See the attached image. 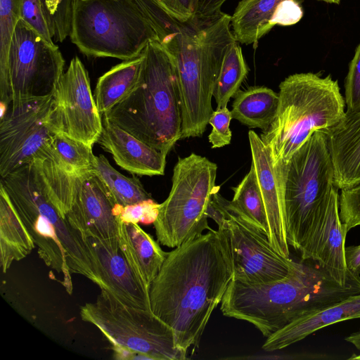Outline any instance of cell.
I'll list each match as a JSON object with an SVG mask.
<instances>
[{
	"mask_svg": "<svg viewBox=\"0 0 360 360\" xmlns=\"http://www.w3.org/2000/svg\"><path fill=\"white\" fill-rule=\"evenodd\" d=\"M233 279L222 231L211 229L167 252L149 288L152 312L173 330L175 345L192 353Z\"/></svg>",
	"mask_w": 360,
	"mask_h": 360,
	"instance_id": "cell-1",
	"label": "cell"
},
{
	"mask_svg": "<svg viewBox=\"0 0 360 360\" xmlns=\"http://www.w3.org/2000/svg\"><path fill=\"white\" fill-rule=\"evenodd\" d=\"M231 18L181 22L157 7L148 20L158 41L172 57L181 108V139L200 137L213 112L212 99L228 48L236 41Z\"/></svg>",
	"mask_w": 360,
	"mask_h": 360,
	"instance_id": "cell-2",
	"label": "cell"
},
{
	"mask_svg": "<svg viewBox=\"0 0 360 360\" xmlns=\"http://www.w3.org/2000/svg\"><path fill=\"white\" fill-rule=\"evenodd\" d=\"M360 293V275L341 285L317 265L296 262L279 281L246 284L231 280L221 302L224 316L252 324L266 338L295 319Z\"/></svg>",
	"mask_w": 360,
	"mask_h": 360,
	"instance_id": "cell-3",
	"label": "cell"
},
{
	"mask_svg": "<svg viewBox=\"0 0 360 360\" xmlns=\"http://www.w3.org/2000/svg\"><path fill=\"white\" fill-rule=\"evenodd\" d=\"M0 186L33 238L39 257L62 276L65 290L72 292L71 274L98 285L84 240L53 203L35 161L1 177Z\"/></svg>",
	"mask_w": 360,
	"mask_h": 360,
	"instance_id": "cell-4",
	"label": "cell"
},
{
	"mask_svg": "<svg viewBox=\"0 0 360 360\" xmlns=\"http://www.w3.org/2000/svg\"><path fill=\"white\" fill-rule=\"evenodd\" d=\"M133 89L102 115L167 155L181 136V108L174 60L158 41H150Z\"/></svg>",
	"mask_w": 360,
	"mask_h": 360,
	"instance_id": "cell-5",
	"label": "cell"
},
{
	"mask_svg": "<svg viewBox=\"0 0 360 360\" xmlns=\"http://www.w3.org/2000/svg\"><path fill=\"white\" fill-rule=\"evenodd\" d=\"M276 115L260 138L274 159L286 163L318 130L334 127L344 117L345 101L330 75L295 73L279 84Z\"/></svg>",
	"mask_w": 360,
	"mask_h": 360,
	"instance_id": "cell-6",
	"label": "cell"
},
{
	"mask_svg": "<svg viewBox=\"0 0 360 360\" xmlns=\"http://www.w3.org/2000/svg\"><path fill=\"white\" fill-rule=\"evenodd\" d=\"M69 36L87 56L122 60L139 56L158 41L136 0H75Z\"/></svg>",
	"mask_w": 360,
	"mask_h": 360,
	"instance_id": "cell-7",
	"label": "cell"
},
{
	"mask_svg": "<svg viewBox=\"0 0 360 360\" xmlns=\"http://www.w3.org/2000/svg\"><path fill=\"white\" fill-rule=\"evenodd\" d=\"M282 191L289 246L300 251L312 221L334 186L326 134L316 131L290 160L274 164Z\"/></svg>",
	"mask_w": 360,
	"mask_h": 360,
	"instance_id": "cell-8",
	"label": "cell"
},
{
	"mask_svg": "<svg viewBox=\"0 0 360 360\" xmlns=\"http://www.w3.org/2000/svg\"><path fill=\"white\" fill-rule=\"evenodd\" d=\"M217 172V164L194 153L178 158L170 192L160 204L153 223L159 243L174 248L212 229L206 210L219 188L215 185Z\"/></svg>",
	"mask_w": 360,
	"mask_h": 360,
	"instance_id": "cell-9",
	"label": "cell"
},
{
	"mask_svg": "<svg viewBox=\"0 0 360 360\" xmlns=\"http://www.w3.org/2000/svg\"><path fill=\"white\" fill-rule=\"evenodd\" d=\"M80 316L95 326L112 348L143 353L153 360L187 359V352L176 347L172 329L151 310L125 305L104 290L95 302L81 307Z\"/></svg>",
	"mask_w": 360,
	"mask_h": 360,
	"instance_id": "cell-10",
	"label": "cell"
},
{
	"mask_svg": "<svg viewBox=\"0 0 360 360\" xmlns=\"http://www.w3.org/2000/svg\"><path fill=\"white\" fill-rule=\"evenodd\" d=\"M65 60L53 43L22 19L16 25L6 67L0 70V109L10 103L51 96L63 74Z\"/></svg>",
	"mask_w": 360,
	"mask_h": 360,
	"instance_id": "cell-11",
	"label": "cell"
},
{
	"mask_svg": "<svg viewBox=\"0 0 360 360\" xmlns=\"http://www.w3.org/2000/svg\"><path fill=\"white\" fill-rule=\"evenodd\" d=\"M52 95L10 103L1 111V177L42 158L49 150L55 134L48 123Z\"/></svg>",
	"mask_w": 360,
	"mask_h": 360,
	"instance_id": "cell-12",
	"label": "cell"
},
{
	"mask_svg": "<svg viewBox=\"0 0 360 360\" xmlns=\"http://www.w3.org/2000/svg\"><path fill=\"white\" fill-rule=\"evenodd\" d=\"M48 123L53 133L91 146L100 136L102 115L91 92L88 72L78 57L70 60L56 85Z\"/></svg>",
	"mask_w": 360,
	"mask_h": 360,
	"instance_id": "cell-13",
	"label": "cell"
},
{
	"mask_svg": "<svg viewBox=\"0 0 360 360\" xmlns=\"http://www.w3.org/2000/svg\"><path fill=\"white\" fill-rule=\"evenodd\" d=\"M221 200L224 205L222 196ZM228 210L226 226L219 231L226 237L232 264V280L246 284H262L285 278L296 262L277 252L259 229Z\"/></svg>",
	"mask_w": 360,
	"mask_h": 360,
	"instance_id": "cell-14",
	"label": "cell"
},
{
	"mask_svg": "<svg viewBox=\"0 0 360 360\" xmlns=\"http://www.w3.org/2000/svg\"><path fill=\"white\" fill-rule=\"evenodd\" d=\"M348 231L339 213V194L334 186L314 218L300 250L303 261H314L341 285L355 276L347 269L345 239Z\"/></svg>",
	"mask_w": 360,
	"mask_h": 360,
	"instance_id": "cell-15",
	"label": "cell"
},
{
	"mask_svg": "<svg viewBox=\"0 0 360 360\" xmlns=\"http://www.w3.org/2000/svg\"><path fill=\"white\" fill-rule=\"evenodd\" d=\"M68 191L70 207L65 219L83 238H116L118 221L115 202L101 179L91 171L71 174Z\"/></svg>",
	"mask_w": 360,
	"mask_h": 360,
	"instance_id": "cell-16",
	"label": "cell"
},
{
	"mask_svg": "<svg viewBox=\"0 0 360 360\" xmlns=\"http://www.w3.org/2000/svg\"><path fill=\"white\" fill-rule=\"evenodd\" d=\"M83 240L100 288L125 305L151 310L149 288L127 260L118 238L86 237Z\"/></svg>",
	"mask_w": 360,
	"mask_h": 360,
	"instance_id": "cell-17",
	"label": "cell"
},
{
	"mask_svg": "<svg viewBox=\"0 0 360 360\" xmlns=\"http://www.w3.org/2000/svg\"><path fill=\"white\" fill-rule=\"evenodd\" d=\"M248 139L252 164L255 167L266 211L267 238L277 252L290 258L284 200L276 175L274 159L269 149L256 132L249 131Z\"/></svg>",
	"mask_w": 360,
	"mask_h": 360,
	"instance_id": "cell-18",
	"label": "cell"
},
{
	"mask_svg": "<svg viewBox=\"0 0 360 360\" xmlns=\"http://www.w3.org/2000/svg\"><path fill=\"white\" fill-rule=\"evenodd\" d=\"M98 143L116 164L134 174L163 175L167 155L153 148L102 115Z\"/></svg>",
	"mask_w": 360,
	"mask_h": 360,
	"instance_id": "cell-19",
	"label": "cell"
},
{
	"mask_svg": "<svg viewBox=\"0 0 360 360\" xmlns=\"http://www.w3.org/2000/svg\"><path fill=\"white\" fill-rule=\"evenodd\" d=\"M326 136L334 169V186L350 188L360 184V110L345 112L334 127L321 130Z\"/></svg>",
	"mask_w": 360,
	"mask_h": 360,
	"instance_id": "cell-20",
	"label": "cell"
},
{
	"mask_svg": "<svg viewBox=\"0 0 360 360\" xmlns=\"http://www.w3.org/2000/svg\"><path fill=\"white\" fill-rule=\"evenodd\" d=\"M359 318L360 293H357L295 319L266 338L262 349L266 352L280 350L326 326Z\"/></svg>",
	"mask_w": 360,
	"mask_h": 360,
	"instance_id": "cell-21",
	"label": "cell"
},
{
	"mask_svg": "<svg viewBox=\"0 0 360 360\" xmlns=\"http://www.w3.org/2000/svg\"><path fill=\"white\" fill-rule=\"evenodd\" d=\"M120 247L140 279L150 288L167 255L138 224L118 221Z\"/></svg>",
	"mask_w": 360,
	"mask_h": 360,
	"instance_id": "cell-22",
	"label": "cell"
},
{
	"mask_svg": "<svg viewBox=\"0 0 360 360\" xmlns=\"http://www.w3.org/2000/svg\"><path fill=\"white\" fill-rule=\"evenodd\" d=\"M35 248L27 227L0 186V262L6 273L13 262L26 257Z\"/></svg>",
	"mask_w": 360,
	"mask_h": 360,
	"instance_id": "cell-23",
	"label": "cell"
},
{
	"mask_svg": "<svg viewBox=\"0 0 360 360\" xmlns=\"http://www.w3.org/2000/svg\"><path fill=\"white\" fill-rule=\"evenodd\" d=\"M283 0H241L231 18L236 40L257 46L258 41L273 27L272 20ZM302 4L304 0H296Z\"/></svg>",
	"mask_w": 360,
	"mask_h": 360,
	"instance_id": "cell-24",
	"label": "cell"
},
{
	"mask_svg": "<svg viewBox=\"0 0 360 360\" xmlns=\"http://www.w3.org/2000/svg\"><path fill=\"white\" fill-rule=\"evenodd\" d=\"M143 53L138 57L124 60L101 76L94 91V99L101 115L120 102L137 84L144 63Z\"/></svg>",
	"mask_w": 360,
	"mask_h": 360,
	"instance_id": "cell-25",
	"label": "cell"
},
{
	"mask_svg": "<svg viewBox=\"0 0 360 360\" xmlns=\"http://www.w3.org/2000/svg\"><path fill=\"white\" fill-rule=\"evenodd\" d=\"M234 97L231 110L233 118L250 129H268L277 111L278 93L257 86L239 90Z\"/></svg>",
	"mask_w": 360,
	"mask_h": 360,
	"instance_id": "cell-26",
	"label": "cell"
},
{
	"mask_svg": "<svg viewBox=\"0 0 360 360\" xmlns=\"http://www.w3.org/2000/svg\"><path fill=\"white\" fill-rule=\"evenodd\" d=\"M233 191L232 200L223 197L226 208L257 226L267 236L265 207L252 164L248 174L237 186L233 188Z\"/></svg>",
	"mask_w": 360,
	"mask_h": 360,
	"instance_id": "cell-27",
	"label": "cell"
},
{
	"mask_svg": "<svg viewBox=\"0 0 360 360\" xmlns=\"http://www.w3.org/2000/svg\"><path fill=\"white\" fill-rule=\"evenodd\" d=\"M91 172L103 183L115 204L126 206L152 198L138 178L122 174L103 155H95Z\"/></svg>",
	"mask_w": 360,
	"mask_h": 360,
	"instance_id": "cell-28",
	"label": "cell"
},
{
	"mask_svg": "<svg viewBox=\"0 0 360 360\" xmlns=\"http://www.w3.org/2000/svg\"><path fill=\"white\" fill-rule=\"evenodd\" d=\"M248 71L241 47L236 41L226 51L217 81L213 94L217 108L227 107L229 100L238 92Z\"/></svg>",
	"mask_w": 360,
	"mask_h": 360,
	"instance_id": "cell-29",
	"label": "cell"
},
{
	"mask_svg": "<svg viewBox=\"0 0 360 360\" xmlns=\"http://www.w3.org/2000/svg\"><path fill=\"white\" fill-rule=\"evenodd\" d=\"M51 148L55 160L69 173L79 175L91 170L95 158L91 146L63 134H55Z\"/></svg>",
	"mask_w": 360,
	"mask_h": 360,
	"instance_id": "cell-30",
	"label": "cell"
},
{
	"mask_svg": "<svg viewBox=\"0 0 360 360\" xmlns=\"http://www.w3.org/2000/svg\"><path fill=\"white\" fill-rule=\"evenodd\" d=\"M20 19L47 41L54 43L55 25L46 0H22Z\"/></svg>",
	"mask_w": 360,
	"mask_h": 360,
	"instance_id": "cell-31",
	"label": "cell"
},
{
	"mask_svg": "<svg viewBox=\"0 0 360 360\" xmlns=\"http://www.w3.org/2000/svg\"><path fill=\"white\" fill-rule=\"evenodd\" d=\"M22 0H0V70L6 65L12 37L20 19Z\"/></svg>",
	"mask_w": 360,
	"mask_h": 360,
	"instance_id": "cell-32",
	"label": "cell"
},
{
	"mask_svg": "<svg viewBox=\"0 0 360 360\" xmlns=\"http://www.w3.org/2000/svg\"><path fill=\"white\" fill-rule=\"evenodd\" d=\"M159 207L160 204L151 198L126 206L115 204L113 212L119 221L148 225L156 220Z\"/></svg>",
	"mask_w": 360,
	"mask_h": 360,
	"instance_id": "cell-33",
	"label": "cell"
},
{
	"mask_svg": "<svg viewBox=\"0 0 360 360\" xmlns=\"http://www.w3.org/2000/svg\"><path fill=\"white\" fill-rule=\"evenodd\" d=\"M339 213L348 231L360 226V184L341 190L339 195Z\"/></svg>",
	"mask_w": 360,
	"mask_h": 360,
	"instance_id": "cell-34",
	"label": "cell"
},
{
	"mask_svg": "<svg viewBox=\"0 0 360 360\" xmlns=\"http://www.w3.org/2000/svg\"><path fill=\"white\" fill-rule=\"evenodd\" d=\"M346 112L360 110V43L356 48L345 81Z\"/></svg>",
	"mask_w": 360,
	"mask_h": 360,
	"instance_id": "cell-35",
	"label": "cell"
},
{
	"mask_svg": "<svg viewBox=\"0 0 360 360\" xmlns=\"http://www.w3.org/2000/svg\"><path fill=\"white\" fill-rule=\"evenodd\" d=\"M232 118L231 112L227 107L217 108L213 111L209 120L212 129L208 136L212 148H222L231 143L232 133L230 122Z\"/></svg>",
	"mask_w": 360,
	"mask_h": 360,
	"instance_id": "cell-36",
	"label": "cell"
},
{
	"mask_svg": "<svg viewBox=\"0 0 360 360\" xmlns=\"http://www.w3.org/2000/svg\"><path fill=\"white\" fill-rule=\"evenodd\" d=\"M75 1L46 0L55 25L54 39L57 41H63L70 34L72 5Z\"/></svg>",
	"mask_w": 360,
	"mask_h": 360,
	"instance_id": "cell-37",
	"label": "cell"
},
{
	"mask_svg": "<svg viewBox=\"0 0 360 360\" xmlns=\"http://www.w3.org/2000/svg\"><path fill=\"white\" fill-rule=\"evenodd\" d=\"M169 15L181 22L195 19L197 0H155Z\"/></svg>",
	"mask_w": 360,
	"mask_h": 360,
	"instance_id": "cell-38",
	"label": "cell"
},
{
	"mask_svg": "<svg viewBox=\"0 0 360 360\" xmlns=\"http://www.w3.org/2000/svg\"><path fill=\"white\" fill-rule=\"evenodd\" d=\"M226 0H197L195 18L207 20L221 13V8Z\"/></svg>",
	"mask_w": 360,
	"mask_h": 360,
	"instance_id": "cell-39",
	"label": "cell"
},
{
	"mask_svg": "<svg viewBox=\"0 0 360 360\" xmlns=\"http://www.w3.org/2000/svg\"><path fill=\"white\" fill-rule=\"evenodd\" d=\"M345 259L348 271L360 275V245L345 247Z\"/></svg>",
	"mask_w": 360,
	"mask_h": 360,
	"instance_id": "cell-40",
	"label": "cell"
},
{
	"mask_svg": "<svg viewBox=\"0 0 360 360\" xmlns=\"http://www.w3.org/2000/svg\"><path fill=\"white\" fill-rule=\"evenodd\" d=\"M345 340L353 345L357 349L360 350V329L347 336Z\"/></svg>",
	"mask_w": 360,
	"mask_h": 360,
	"instance_id": "cell-41",
	"label": "cell"
},
{
	"mask_svg": "<svg viewBox=\"0 0 360 360\" xmlns=\"http://www.w3.org/2000/svg\"><path fill=\"white\" fill-rule=\"evenodd\" d=\"M319 1H325L326 3H330V4H339L341 0H319Z\"/></svg>",
	"mask_w": 360,
	"mask_h": 360,
	"instance_id": "cell-42",
	"label": "cell"
}]
</instances>
